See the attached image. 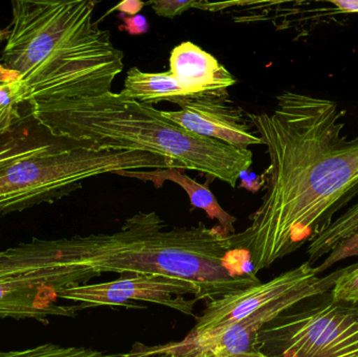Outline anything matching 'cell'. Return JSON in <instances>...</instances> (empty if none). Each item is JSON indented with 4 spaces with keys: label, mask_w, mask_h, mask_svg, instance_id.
<instances>
[{
    "label": "cell",
    "mask_w": 358,
    "mask_h": 357,
    "mask_svg": "<svg viewBox=\"0 0 358 357\" xmlns=\"http://www.w3.org/2000/svg\"><path fill=\"white\" fill-rule=\"evenodd\" d=\"M345 113L334 101L296 92L277 96L271 113L246 112L271 159L262 205L231 235L255 274L323 234L357 196L358 138L342 136Z\"/></svg>",
    "instance_id": "obj_1"
},
{
    "label": "cell",
    "mask_w": 358,
    "mask_h": 357,
    "mask_svg": "<svg viewBox=\"0 0 358 357\" xmlns=\"http://www.w3.org/2000/svg\"><path fill=\"white\" fill-rule=\"evenodd\" d=\"M78 285L103 274L155 275L189 281L202 299L259 284L248 252L219 226L169 228L157 212H138L117 232L69 238Z\"/></svg>",
    "instance_id": "obj_2"
},
{
    "label": "cell",
    "mask_w": 358,
    "mask_h": 357,
    "mask_svg": "<svg viewBox=\"0 0 358 357\" xmlns=\"http://www.w3.org/2000/svg\"><path fill=\"white\" fill-rule=\"evenodd\" d=\"M50 136L88 150L136 151L164 157L170 168L192 170L237 188L252 153L187 131L153 105L108 92L29 107Z\"/></svg>",
    "instance_id": "obj_3"
},
{
    "label": "cell",
    "mask_w": 358,
    "mask_h": 357,
    "mask_svg": "<svg viewBox=\"0 0 358 357\" xmlns=\"http://www.w3.org/2000/svg\"><path fill=\"white\" fill-rule=\"evenodd\" d=\"M61 142L0 172V215L54 203L81 188L84 180L103 174L170 168L164 157L151 153L88 150Z\"/></svg>",
    "instance_id": "obj_4"
},
{
    "label": "cell",
    "mask_w": 358,
    "mask_h": 357,
    "mask_svg": "<svg viewBox=\"0 0 358 357\" xmlns=\"http://www.w3.org/2000/svg\"><path fill=\"white\" fill-rule=\"evenodd\" d=\"M256 350L275 357H358V307L330 291L299 302L259 333Z\"/></svg>",
    "instance_id": "obj_5"
},
{
    "label": "cell",
    "mask_w": 358,
    "mask_h": 357,
    "mask_svg": "<svg viewBox=\"0 0 358 357\" xmlns=\"http://www.w3.org/2000/svg\"><path fill=\"white\" fill-rule=\"evenodd\" d=\"M96 1H12V22L0 63L22 80L82 27L94 20Z\"/></svg>",
    "instance_id": "obj_6"
},
{
    "label": "cell",
    "mask_w": 358,
    "mask_h": 357,
    "mask_svg": "<svg viewBox=\"0 0 358 357\" xmlns=\"http://www.w3.org/2000/svg\"><path fill=\"white\" fill-rule=\"evenodd\" d=\"M340 272L341 270L321 278L315 268L309 262H305L302 265L283 272L271 281L260 282L208 301L201 316L196 319L195 326L182 341L157 347H146L138 344L132 348V354L136 357H145L162 354H178L181 350L206 341L227 327L282 298L299 291H313L324 293L331 291Z\"/></svg>",
    "instance_id": "obj_7"
},
{
    "label": "cell",
    "mask_w": 358,
    "mask_h": 357,
    "mask_svg": "<svg viewBox=\"0 0 358 357\" xmlns=\"http://www.w3.org/2000/svg\"><path fill=\"white\" fill-rule=\"evenodd\" d=\"M57 298L87 306H128L131 301L148 302L193 316L202 299L199 287L189 281L155 275H127L110 282L69 287Z\"/></svg>",
    "instance_id": "obj_8"
},
{
    "label": "cell",
    "mask_w": 358,
    "mask_h": 357,
    "mask_svg": "<svg viewBox=\"0 0 358 357\" xmlns=\"http://www.w3.org/2000/svg\"><path fill=\"white\" fill-rule=\"evenodd\" d=\"M178 106L179 110L162 113L187 131L237 148L263 145L262 138L252 129L246 112L231 102L227 92L187 98Z\"/></svg>",
    "instance_id": "obj_9"
},
{
    "label": "cell",
    "mask_w": 358,
    "mask_h": 357,
    "mask_svg": "<svg viewBox=\"0 0 358 357\" xmlns=\"http://www.w3.org/2000/svg\"><path fill=\"white\" fill-rule=\"evenodd\" d=\"M76 286L66 270L38 272L0 282V318L35 319L73 316L77 308L55 304L57 293Z\"/></svg>",
    "instance_id": "obj_10"
},
{
    "label": "cell",
    "mask_w": 358,
    "mask_h": 357,
    "mask_svg": "<svg viewBox=\"0 0 358 357\" xmlns=\"http://www.w3.org/2000/svg\"><path fill=\"white\" fill-rule=\"evenodd\" d=\"M170 71L189 98L202 94H218L237 83L231 73L191 41L179 44L170 54Z\"/></svg>",
    "instance_id": "obj_11"
},
{
    "label": "cell",
    "mask_w": 358,
    "mask_h": 357,
    "mask_svg": "<svg viewBox=\"0 0 358 357\" xmlns=\"http://www.w3.org/2000/svg\"><path fill=\"white\" fill-rule=\"evenodd\" d=\"M115 174L124 177L136 178L143 182H153L157 189L162 188L167 180L178 184L185 191L194 207L206 212L210 219L218 220L219 228L225 236L236 234L234 224L237 221V218L223 210V207L219 205L214 193L208 189V184H201L192 180L178 168L151 170V171L125 170V171L115 172Z\"/></svg>",
    "instance_id": "obj_12"
},
{
    "label": "cell",
    "mask_w": 358,
    "mask_h": 357,
    "mask_svg": "<svg viewBox=\"0 0 358 357\" xmlns=\"http://www.w3.org/2000/svg\"><path fill=\"white\" fill-rule=\"evenodd\" d=\"M119 94L147 105L165 101L179 105L189 98L171 71L144 73L138 67H132L128 71L123 89Z\"/></svg>",
    "instance_id": "obj_13"
},
{
    "label": "cell",
    "mask_w": 358,
    "mask_h": 357,
    "mask_svg": "<svg viewBox=\"0 0 358 357\" xmlns=\"http://www.w3.org/2000/svg\"><path fill=\"white\" fill-rule=\"evenodd\" d=\"M358 232V203L334 220L329 228L309 243V263L328 255L341 241Z\"/></svg>",
    "instance_id": "obj_14"
},
{
    "label": "cell",
    "mask_w": 358,
    "mask_h": 357,
    "mask_svg": "<svg viewBox=\"0 0 358 357\" xmlns=\"http://www.w3.org/2000/svg\"><path fill=\"white\" fill-rule=\"evenodd\" d=\"M57 144L31 140L27 134H13L0 138V172L8 166L48 152Z\"/></svg>",
    "instance_id": "obj_15"
},
{
    "label": "cell",
    "mask_w": 358,
    "mask_h": 357,
    "mask_svg": "<svg viewBox=\"0 0 358 357\" xmlns=\"http://www.w3.org/2000/svg\"><path fill=\"white\" fill-rule=\"evenodd\" d=\"M0 357H131L129 354H105L83 347H62L55 344H44L29 349L0 352ZM145 357H178L172 354H162Z\"/></svg>",
    "instance_id": "obj_16"
},
{
    "label": "cell",
    "mask_w": 358,
    "mask_h": 357,
    "mask_svg": "<svg viewBox=\"0 0 358 357\" xmlns=\"http://www.w3.org/2000/svg\"><path fill=\"white\" fill-rule=\"evenodd\" d=\"M330 295L334 301L358 307V263L341 270Z\"/></svg>",
    "instance_id": "obj_17"
},
{
    "label": "cell",
    "mask_w": 358,
    "mask_h": 357,
    "mask_svg": "<svg viewBox=\"0 0 358 357\" xmlns=\"http://www.w3.org/2000/svg\"><path fill=\"white\" fill-rule=\"evenodd\" d=\"M17 83L0 88V138L10 134L21 119L20 105L15 101Z\"/></svg>",
    "instance_id": "obj_18"
},
{
    "label": "cell",
    "mask_w": 358,
    "mask_h": 357,
    "mask_svg": "<svg viewBox=\"0 0 358 357\" xmlns=\"http://www.w3.org/2000/svg\"><path fill=\"white\" fill-rule=\"evenodd\" d=\"M358 256V232L347 237L344 240L341 241L329 254L328 257L326 258L325 261L321 265L315 268L317 274L325 272L328 268L334 266L338 262L343 261V260L348 259V258L355 257Z\"/></svg>",
    "instance_id": "obj_19"
},
{
    "label": "cell",
    "mask_w": 358,
    "mask_h": 357,
    "mask_svg": "<svg viewBox=\"0 0 358 357\" xmlns=\"http://www.w3.org/2000/svg\"><path fill=\"white\" fill-rule=\"evenodd\" d=\"M146 6H151L157 16L166 17V18H174L189 8H196L203 10V1H196V0H187V1L152 0V1L146 2Z\"/></svg>",
    "instance_id": "obj_20"
},
{
    "label": "cell",
    "mask_w": 358,
    "mask_h": 357,
    "mask_svg": "<svg viewBox=\"0 0 358 357\" xmlns=\"http://www.w3.org/2000/svg\"><path fill=\"white\" fill-rule=\"evenodd\" d=\"M119 18L122 20V24L120 25V31H127L131 36L144 35L149 31L150 25L146 17L138 14L136 16H128L125 14H120Z\"/></svg>",
    "instance_id": "obj_21"
},
{
    "label": "cell",
    "mask_w": 358,
    "mask_h": 357,
    "mask_svg": "<svg viewBox=\"0 0 358 357\" xmlns=\"http://www.w3.org/2000/svg\"><path fill=\"white\" fill-rule=\"evenodd\" d=\"M239 186L238 188L245 189L248 192L257 193L263 188L267 186V173L258 174L254 173L250 171V169L245 170L241 172L239 175Z\"/></svg>",
    "instance_id": "obj_22"
},
{
    "label": "cell",
    "mask_w": 358,
    "mask_h": 357,
    "mask_svg": "<svg viewBox=\"0 0 358 357\" xmlns=\"http://www.w3.org/2000/svg\"><path fill=\"white\" fill-rule=\"evenodd\" d=\"M145 6H146V2L141 1V0H125V1H122L121 3L109 10L102 17V19L105 18L107 15L110 14L111 12H115V10L121 12V14L128 15V16H136V15H138V13L142 10Z\"/></svg>",
    "instance_id": "obj_23"
},
{
    "label": "cell",
    "mask_w": 358,
    "mask_h": 357,
    "mask_svg": "<svg viewBox=\"0 0 358 357\" xmlns=\"http://www.w3.org/2000/svg\"><path fill=\"white\" fill-rule=\"evenodd\" d=\"M18 73L10 69L6 68V66L0 63V88L6 87V86L12 85L19 81Z\"/></svg>",
    "instance_id": "obj_24"
},
{
    "label": "cell",
    "mask_w": 358,
    "mask_h": 357,
    "mask_svg": "<svg viewBox=\"0 0 358 357\" xmlns=\"http://www.w3.org/2000/svg\"><path fill=\"white\" fill-rule=\"evenodd\" d=\"M329 3L334 4L338 12L358 13V0H331Z\"/></svg>",
    "instance_id": "obj_25"
},
{
    "label": "cell",
    "mask_w": 358,
    "mask_h": 357,
    "mask_svg": "<svg viewBox=\"0 0 358 357\" xmlns=\"http://www.w3.org/2000/svg\"><path fill=\"white\" fill-rule=\"evenodd\" d=\"M227 357H275L267 356V354H262V352L258 351V350H254V351L246 352V354H236V356H227Z\"/></svg>",
    "instance_id": "obj_26"
},
{
    "label": "cell",
    "mask_w": 358,
    "mask_h": 357,
    "mask_svg": "<svg viewBox=\"0 0 358 357\" xmlns=\"http://www.w3.org/2000/svg\"><path fill=\"white\" fill-rule=\"evenodd\" d=\"M6 37H8V29H2L0 27V45H1L3 42H6Z\"/></svg>",
    "instance_id": "obj_27"
},
{
    "label": "cell",
    "mask_w": 358,
    "mask_h": 357,
    "mask_svg": "<svg viewBox=\"0 0 358 357\" xmlns=\"http://www.w3.org/2000/svg\"><path fill=\"white\" fill-rule=\"evenodd\" d=\"M195 357H212V356H208V354H198V356H196Z\"/></svg>",
    "instance_id": "obj_28"
}]
</instances>
